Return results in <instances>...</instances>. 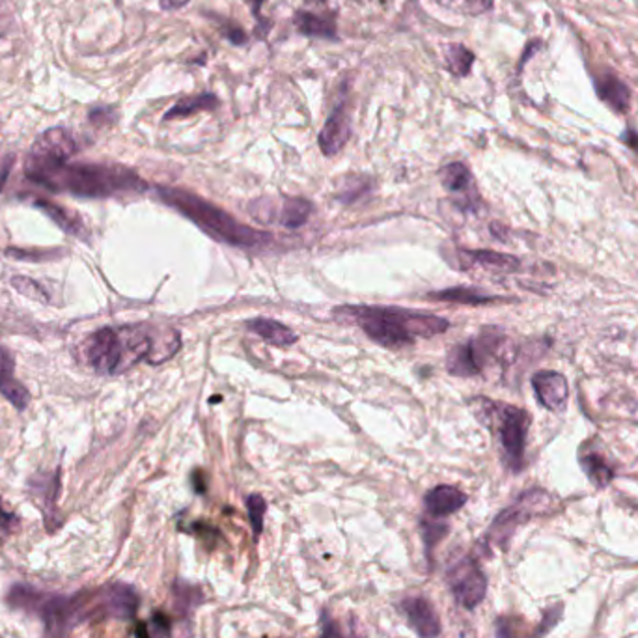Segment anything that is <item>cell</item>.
<instances>
[{
  "label": "cell",
  "mask_w": 638,
  "mask_h": 638,
  "mask_svg": "<svg viewBox=\"0 0 638 638\" xmlns=\"http://www.w3.org/2000/svg\"><path fill=\"white\" fill-rule=\"evenodd\" d=\"M428 514L434 518H448L466 504V495L454 486H437L424 497Z\"/></svg>",
  "instance_id": "2e32d148"
},
{
  "label": "cell",
  "mask_w": 638,
  "mask_h": 638,
  "mask_svg": "<svg viewBox=\"0 0 638 638\" xmlns=\"http://www.w3.org/2000/svg\"><path fill=\"white\" fill-rule=\"evenodd\" d=\"M14 161H16V157L8 155V157L5 159V162H3V166H0V191H3V189H5V183H6L8 176H10V170H12V164H14Z\"/></svg>",
  "instance_id": "d590c367"
},
{
  "label": "cell",
  "mask_w": 638,
  "mask_h": 638,
  "mask_svg": "<svg viewBox=\"0 0 638 638\" xmlns=\"http://www.w3.org/2000/svg\"><path fill=\"white\" fill-rule=\"evenodd\" d=\"M150 631V638H173V625H170V620L157 612L152 618V625H148Z\"/></svg>",
  "instance_id": "1f68e13d"
},
{
  "label": "cell",
  "mask_w": 638,
  "mask_h": 638,
  "mask_svg": "<svg viewBox=\"0 0 638 638\" xmlns=\"http://www.w3.org/2000/svg\"><path fill=\"white\" fill-rule=\"evenodd\" d=\"M532 387L538 402L545 409L555 411V413H560L566 409L568 398H570V387H568V379L562 373L555 370H541L534 373Z\"/></svg>",
  "instance_id": "8fae6325"
},
{
  "label": "cell",
  "mask_w": 638,
  "mask_h": 638,
  "mask_svg": "<svg viewBox=\"0 0 638 638\" xmlns=\"http://www.w3.org/2000/svg\"><path fill=\"white\" fill-rule=\"evenodd\" d=\"M336 318L351 319L368 338L382 348L400 350L411 346L414 338H432L445 332L450 323L434 314H422L403 309L382 307H340L334 310Z\"/></svg>",
  "instance_id": "7a4b0ae2"
},
{
  "label": "cell",
  "mask_w": 638,
  "mask_h": 638,
  "mask_svg": "<svg viewBox=\"0 0 638 638\" xmlns=\"http://www.w3.org/2000/svg\"><path fill=\"white\" fill-rule=\"evenodd\" d=\"M99 612H103V616L118 620H131L139 609V595L135 588L121 582L105 588L99 595Z\"/></svg>",
  "instance_id": "4fadbf2b"
},
{
  "label": "cell",
  "mask_w": 638,
  "mask_h": 638,
  "mask_svg": "<svg viewBox=\"0 0 638 638\" xmlns=\"http://www.w3.org/2000/svg\"><path fill=\"white\" fill-rule=\"evenodd\" d=\"M0 394L16 405L17 411H25L30 402L26 387L16 377V357L5 346H0Z\"/></svg>",
  "instance_id": "9a60e30c"
},
{
  "label": "cell",
  "mask_w": 638,
  "mask_h": 638,
  "mask_svg": "<svg viewBox=\"0 0 638 638\" xmlns=\"http://www.w3.org/2000/svg\"><path fill=\"white\" fill-rule=\"evenodd\" d=\"M459 260L465 262V267L478 266L497 273L516 271L521 266V262L516 256H509V254H502L495 250H461Z\"/></svg>",
  "instance_id": "e0dca14e"
},
{
  "label": "cell",
  "mask_w": 638,
  "mask_h": 638,
  "mask_svg": "<svg viewBox=\"0 0 638 638\" xmlns=\"http://www.w3.org/2000/svg\"><path fill=\"white\" fill-rule=\"evenodd\" d=\"M465 8L471 16H480L493 8V0H465Z\"/></svg>",
  "instance_id": "836d02e7"
},
{
  "label": "cell",
  "mask_w": 638,
  "mask_h": 638,
  "mask_svg": "<svg viewBox=\"0 0 638 638\" xmlns=\"http://www.w3.org/2000/svg\"><path fill=\"white\" fill-rule=\"evenodd\" d=\"M439 180L450 193H469L475 191V182L471 170L463 162H450L441 168Z\"/></svg>",
  "instance_id": "cb8c5ba5"
},
{
  "label": "cell",
  "mask_w": 638,
  "mask_h": 638,
  "mask_svg": "<svg viewBox=\"0 0 638 638\" xmlns=\"http://www.w3.org/2000/svg\"><path fill=\"white\" fill-rule=\"evenodd\" d=\"M248 3L252 6V16L256 19H262V8L266 5V0H248Z\"/></svg>",
  "instance_id": "74e56055"
},
{
  "label": "cell",
  "mask_w": 638,
  "mask_h": 638,
  "mask_svg": "<svg viewBox=\"0 0 638 638\" xmlns=\"http://www.w3.org/2000/svg\"><path fill=\"white\" fill-rule=\"evenodd\" d=\"M34 207H37L39 211H44L46 215L55 223L58 225L66 234L73 235V237H78V239H84L87 241L89 239V232L87 228H84L80 217L77 215V213L58 205V204H53L49 200H44V198H36L34 200Z\"/></svg>",
  "instance_id": "ac0fdd59"
},
{
  "label": "cell",
  "mask_w": 638,
  "mask_h": 638,
  "mask_svg": "<svg viewBox=\"0 0 638 638\" xmlns=\"http://www.w3.org/2000/svg\"><path fill=\"white\" fill-rule=\"evenodd\" d=\"M77 152V139L66 127H51V130L41 133L34 141L26 155L25 174L30 182L37 185H46L60 168L69 164V159Z\"/></svg>",
  "instance_id": "8992f818"
},
{
  "label": "cell",
  "mask_w": 638,
  "mask_h": 638,
  "mask_svg": "<svg viewBox=\"0 0 638 638\" xmlns=\"http://www.w3.org/2000/svg\"><path fill=\"white\" fill-rule=\"evenodd\" d=\"M90 121L94 123V125H109V123H112L114 120H116V114H114V109H110V107H96V109H92L90 110Z\"/></svg>",
  "instance_id": "d6a6232c"
},
{
  "label": "cell",
  "mask_w": 638,
  "mask_h": 638,
  "mask_svg": "<svg viewBox=\"0 0 638 638\" xmlns=\"http://www.w3.org/2000/svg\"><path fill=\"white\" fill-rule=\"evenodd\" d=\"M323 625H321V634L319 638H362L355 633V629H351L350 625L340 623L338 620L330 618L327 612L321 618Z\"/></svg>",
  "instance_id": "83f0119b"
},
{
  "label": "cell",
  "mask_w": 638,
  "mask_h": 638,
  "mask_svg": "<svg viewBox=\"0 0 638 638\" xmlns=\"http://www.w3.org/2000/svg\"><path fill=\"white\" fill-rule=\"evenodd\" d=\"M217 107H219V98L211 92L187 96V98H182L180 101H176L174 107H170L164 112V120L168 121V120H178V118H189L196 112L215 110Z\"/></svg>",
  "instance_id": "44dd1931"
},
{
  "label": "cell",
  "mask_w": 638,
  "mask_h": 638,
  "mask_svg": "<svg viewBox=\"0 0 638 638\" xmlns=\"http://www.w3.org/2000/svg\"><path fill=\"white\" fill-rule=\"evenodd\" d=\"M351 137V118L348 112V99H340L336 107L332 109L330 116L327 118L323 130L319 131L318 144L323 152V155L330 157L348 144Z\"/></svg>",
  "instance_id": "30bf717a"
},
{
  "label": "cell",
  "mask_w": 638,
  "mask_h": 638,
  "mask_svg": "<svg viewBox=\"0 0 638 638\" xmlns=\"http://www.w3.org/2000/svg\"><path fill=\"white\" fill-rule=\"evenodd\" d=\"M189 3H191V0H159V6L164 12H174V10H180V8L187 6Z\"/></svg>",
  "instance_id": "8d00e7d4"
},
{
  "label": "cell",
  "mask_w": 638,
  "mask_h": 638,
  "mask_svg": "<svg viewBox=\"0 0 638 638\" xmlns=\"http://www.w3.org/2000/svg\"><path fill=\"white\" fill-rule=\"evenodd\" d=\"M217 21H221V26H219L221 34H223L226 39H230L234 46H243V44H245V41H246V34H245V30H243L239 25H235V23L230 21V19H221V17H217Z\"/></svg>",
  "instance_id": "4dcf8cb0"
},
{
  "label": "cell",
  "mask_w": 638,
  "mask_h": 638,
  "mask_svg": "<svg viewBox=\"0 0 638 638\" xmlns=\"http://www.w3.org/2000/svg\"><path fill=\"white\" fill-rule=\"evenodd\" d=\"M475 58L476 57L469 47L461 44H452L446 51V69L457 78L469 77L475 66Z\"/></svg>",
  "instance_id": "484cf974"
},
{
  "label": "cell",
  "mask_w": 638,
  "mask_h": 638,
  "mask_svg": "<svg viewBox=\"0 0 638 638\" xmlns=\"http://www.w3.org/2000/svg\"><path fill=\"white\" fill-rule=\"evenodd\" d=\"M3 6H5V0H0V26H3V21H5V14H3Z\"/></svg>",
  "instance_id": "ab89813d"
},
{
  "label": "cell",
  "mask_w": 638,
  "mask_h": 638,
  "mask_svg": "<svg viewBox=\"0 0 638 638\" xmlns=\"http://www.w3.org/2000/svg\"><path fill=\"white\" fill-rule=\"evenodd\" d=\"M549 500H550L549 495L539 491V489H532V491L525 493L523 497H519V500L514 506L506 507L504 512H500L497 516V519L493 521V525L489 528L487 538L493 543L506 545L507 539L512 538V534L516 532V528L521 523H525L527 519H530L534 514H538V512H541V509H545Z\"/></svg>",
  "instance_id": "9c48e42d"
},
{
  "label": "cell",
  "mask_w": 638,
  "mask_h": 638,
  "mask_svg": "<svg viewBox=\"0 0 638 638\" xmlns=\"http://www.w3.org/2000/svg\"><path fill=\"white\" fill-rule=\"evenodd\" d=\"M497 638H519L512 622L509 620H498L497 622Z\"/></svg>",
  "instance_id": "e575fe53"
},
{
  "label": "cell",
  "mask_w": 638,
  "mask_h": 638,
  "mask_svg": "<svg viewBox=\"0 0 638 638\" xmlns=\"http://www.w3.org/2000/svg\"><path fill=\"white\" fill-rule=\"evenodd\" d=\"M580 465L586 473V476L590 478V482L598 487H605L611 484V480L614 478V471L611 463L598 452H591L580 457Z\"/></svg>",
  "instance_id": "d4e9b609"
},
{
  "label": "cell",
  "mask_w": 638,
  "mask_h": 638,
  "mask_svg": "<svg viewBox=\"0 0 638 638\" xmlns=\"http://www.w3.org/2000/svg\"><path fill=\"white\" fill-rule=\"evenodd\" d=\"M12 286H14L19 293L30 297V299H34V301H39V303H47V301H49V295L46 293L44 286L37 284V282L32 280V278L16 277V278H12Z\"/></svg>",
  "instance_id": "f1b7e54d"
},
{
  "label": "cell",
  "mask_w": 638,
  "mask_h": 638,
  "mask_svg": "<svg viewBox=\"0 0 638 638\" xmlns=\"http://www.w3.org/2000/svg\"><path fill=\"white\" fill-rule=\"evenodd\" d=\"M595 89H598L600 98L616 112L625 114L631 109V90L616 75H603L601 78L595 80Z\"/></svg>",
  "instance_id": "d6986e66"
},
{
  "label": "cell",
  "mask_w": 638,
  "mask_h": 638,
  "mask_svg": "<svg viewBox=\"0 0 638 638\" xmlns=\"http://www.w3.org/2000/svg\"><path fill=\"white\" fill-rule=\"evenodd\" d=\"M402 611L414 629V633L422 638H437L441 634V620L434 609V605L420 598V595H409L402 601Z\"/></svg>",
  "instance_id": "7c38bea8"
},
{
  "label": "cell",
  "mask_w": 638,
  "mask_h": 638,
  "mask_svg": "<svg viewBox=\"0 0 638 638\" xmlns=\"http://www.w3.org/2000/svg\"><path fill=\"white\" fill-rule=\"evenodd\" d=\"M246 327L254 332V334H258L260 338H264L266 342L277 346V348H289L297 342V334L282 325L280 321H275V319H267V318H254L246 323Z\"/></svg>",
  "instance_id": "ffe728a7"
},
{
  "label": "cell",
  "mask_w": 638,
  "mask_h": 638,
  "mask_svg": "<svg viewBox=\"0 0 638 638\" xmlns=\"http://www.w3.org/2000/svg\"><path fill=\"white\" fill-rule=\"evenodd\" d=\"M428 297H430V299H434V301L471 305V307H478V305H486V303L497 301V297L480 293V291H476L473 288H448V289H443V291H434Z\"/></svg>",
  "instance_id": "7402d4cb"
},
{
  "label": "cell",
  "mask_w": 638,
  "mask_h": 638,
  "mask_svg": "<svg viewBox=\"0 0 638 638\" xmlns=\"http://www.w3.org/2000/svg\"><path fill=\"white\" fill-rule=\"evenodd\" d=\"M473 411L486 428H489L497 435L502 448L504 463L514 473H519L525 465L530 414L525 409L493 402L487 398H476L473 402Z\"/></svg>",
  "instance_id": "5b68a950"
},
{
  "label": "cell",
  "mask_w": 638,
  "mask_h": 638,
  "mask_svg": "<svg viewBox=\"0 0 638 638\" xmlns=\"http://www.w3.org/2000/svg\"><path fill=\"white\" fill-rule=\"evenodd\" d=\"M182 348V336L173 329L150 325L105 327L78 346V359L99 375H118L146 361L153 366L173 359Z\"/></svg>",
  "instance_id": "6da1fadb"
},
{
  "label": "cell",
  "mask_w": 638,
  "mask_h": 638,
  "mask_svg": "<svg viewBox=\"0 0 638 638\" xmlns=\"http://www.w3.org/2000/svg\"><path fill=\"white\" fill-rule=\"evenodd\" d=\"M12 523H14V518L10 514H6L3 507H0V530L12 527Z\"/></svg>",
  "instance_id": "f35d334b"
},
{
  "label": "cell",
  "mask_w": 638,
  "mask_h": 638,
  "mask_svg": "<svg viewBox=\"0 0 638 638\" xmlns=\"http://www.w3.org/2000/svg\"><path fill=\"white\" fill-rule=\"evenodd\" d=\"M446 580L461 607L471 611L484 601L487 579L473 557L454 559L446 568Z\"/></svg>",
  "instance_id": "ba28073f"
},
{
  "label": "cell",
  "mask_w": 638,
  "mask_h": 638,
  "mask_svg": "<svg viewBox=\"0 0 638 638\" xmlns=\"http://www.w3.org/2000/svg\"><path fill=\"white\" fill-rule=\"evenodd\" d=\"M246 509H248V518H250V525L254 530V539H258L262 530H264V516H266V500L260 495H250L246 498Z\"/></svg>",
  "instance_id": "4316f807"
},
{
  "label": "cell",
  "mask_w": 638,
  "mask_h": 638,
  "mask_svg": "<svg viewBox=\"0 0 638 638\" xmlns=\"http://www.w3.org/2000/svg\"><path fill=\"white\" fill-rule=\"evenodd\" d=\"M312 209V204L305 198H286L278 213V223L289 230L301 228L310 219Z\"/></svg>",
  "instance_id": "603a6c76"
},
{
  "label": "cell",
  "mask_w": 638,
  "mask_h": 638,
  "mask_svg": "<svg viewBox=\"0 0 638 638\" xmlns=\"http://www.w3.org/2000/svg\"><path fill=\"white\" fill-rule=\"evenodd\" d=\"M157 196L166 205L180 211L183 217L200 226L213 239L223 241L237 248H262L273 241L266 232H258L241 225L225 209L209 204L207 200L176 187H159Z\"/></svg>",
  "instance_id": "277c9868"
},
{
  "label": "cell",
  "mask_w": 638,
  "mask_h": 638,
  "mask_svg": "<svg viewBox=\"0 0 638 638\" xmlns=\"http://www.w3.org/2000/svg\"><path fill=\"white\" fill-rule=\"evenodd\" d=\"M509 340L497 329H486L476 338L454 346L446 355V370L455 377H475L493 359H506Z\"/></svg>",
  "instance_id": "52a82bcc"
},
{
  "label": "cell",
  "mask_w": 638,
  "mask_h": 638,
  "mask_svg": "<svg viewBox=\"0 0 638 638\" xmlns=\"http://www.w3.org/2000/svg\"><path fill=\"white\" fill-rule=\"evenodd\" d=\"M293 25L297 32L307 37H319L327 41H338L336 28V12H310V10H297L293 16Z\"/></svg>",
  "instance_id": "5bb4252c"
},
{
  "label": "cell",
  "mask_w": 638,
  "mask_h": 638,
  "mask_svg": "<svg viewBox=\"0 0 638 638\" xmlns=\"http://www.w3.org/2000/svg\"><path fill=\"white\" fill-rule=\"evenodd\" d=\"M44 187L78 198H118L148 191V183L131 168L103 162L66 164Z\"/></svg>",
  "instance_id": "3957f363"
},
{
  "label": "cell",
  "mask_w": 638,
  "mask_h": 638,
  "mask_svg": "<svg viewBox=\"0 0 638 638\" xmlns=\"http://www.w3.org/2000/svg\"><path fill=\"white\" fill-rule=\"evenodd\" d=\"M422 532H424L425 549H428V555H430V552L434 550V547L439 543V539H443L445 534L448 532V527H446V525H441V523L424 521V523H422Z\"/></svg>",
  "instance_id": "f546056e"
}]
</instances>
